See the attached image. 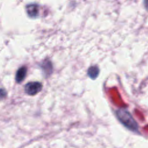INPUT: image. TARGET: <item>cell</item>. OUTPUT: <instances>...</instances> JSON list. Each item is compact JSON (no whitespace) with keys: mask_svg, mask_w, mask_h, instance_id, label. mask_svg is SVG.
Masks as SVG:
<instances>
[{"mask_svg":"<svg viewBox=\"0 0 148 148\" xmlns=\"http://www.w3.org/2000/svg\"><path fill=\"white\" fill-rule=\"evenodd\" d=\"M116 115L120 121L127 128L132 131L138 130V125L131 113L124 109H120L116 112Z\"/></svg>","mask_w":148,"mask_h":148,"instance_id":"6da1fadb","label":"cell"},{"mask_svg":"<svg viewBox=\"0 0 148 148\" xmlns=\"http://www.w3.org/2000/svg\"><path fill=\"white\" fill-rule=\"evenodd\" d=\"M42 88V84L38 82L28 83L24 87L25 92L29 95H34L40 92Z\"/></svg>","mask_w":148,"mask_h":148,"instance_id":"7a4b0ae2","label":"cell"},{"mask_svg":"<svg viewBox=\"0 0 148 148\" xmlns=\"http://www.w3.org/2000/svg\"><path fill=\"white\" fill-rule=\"evenodd\" d=\"M26 11L29 17L34 18L39 14V7L36 4H30L26 6Z\"/></svg>","mask_w":148,"mask_h":148,"instance_id":"3957f363","label":"cell"},{"mask_svg":"<svg viewBox=\"0 0 148 148\" xmlns=\"http://www.w3.org/2000/svg\"><path fill=\"white\" fill-rule=\"evenodd\" d=\"M27 72V67L24 66L20 67L17 70L16 75V80L17 81V82L20 83L24 80L25 77L26 76Z\"/></svg>","mask_w":148,"mask_h":148,"instance_id":"277c9868","label":"cell"},{"mask_svg":"<svg viewBox=\"0 0 148 148\" xmlns=\"http://www.w3.org/2000/svg\"><path fill=\"white\" fill-rule=\"evenodd\" d=\"M99 69L97 66H92L88 69V75L91 79H95L99 73Z\"/></svg>","mask_w":148,"mask_h":148,"instance_id":"5b68a950","label":"cell"},{"mask_svg":"<svg viewBox=\"0 0 148 148\" xmlns=\"http://www.w3.org/2000/svg\"><path fill=\"white\" fill-rule=\"evenodd\" d=\"M42 69L46 74H50L52 71V65L50 61H45L42 65Z\"/></svg>","mask_w":148,"mask_h":148,"instance_id":"8992f818","label":"cell"},{"mask_svg":"<svg viewBox=\"0 0 148 148\" xmlns=\"http://www.w3.org/2000/svg\"><path fill=\"white\" fill-rule=\"evenodd\" d=\"M6 93L5 90L3 89H0V98H3L6 96Z\"/></svg>","mask_w":148,"mask_h":148,"instance_id":"52a82bcc","label":"cell"}]
</instances>
